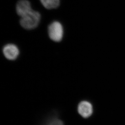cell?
Returning a JSON list of instances; mask_svg holds the SVG:
<instances>
[{
	"mask_svg": "<svg viewBox=\"0 0 125 125\" xmlns=\"http://www.w3.org/2000/svg\"><path fill=\"white\" fill-rule=\"evenodd\" d=\"M40 1L42 5L48 10L56 8L60 4V0H40Z\"/></svg>",
	"mask_w": 125,
	"mask_h": 125,
	"instance_id": "8992f818",
	"label": "cell"
},
{
	"mask_svg": "<svg viewBox=\"0 0 125 125\" xmlns=\"http://www.w3.org/2000/svg\"><path fill=\"white\" fill-rule=\"evenodd\" d=\"M5 57L9 60H13L19 56L20 51L18 47L13 44H8L4 47L2 50Z\"/></svg>",
	"mask_w": 125,
	"mask_h": 125,
	"instance_id": "3957f363",
	"label": "cell"
},
{
	"mask_svg": "<svg viewBox=\"0 0 125 125\" xmlns=\"http://www.w3.org/2000/svg\"><path fill=\"white\" fill-rule=\"evenodd\" d=\"M16 10L18 15L21 18L28 14L32 10L29 1L27 0H20L17 3Z\"/></svg>",
	"mask_w": 125,
	"mask_h": 125,
	"instance_id": "277c9868",
	"label": "cell"
},
{
	"mask_svg": "<svg viewBox=\"0 0 125 125\" xmlns=\"http://www.w3.org/2000/svg\"><path fill=\"white\" fill-rule=\"evenodd\" d=\"M44 125H64L62 121L57 117L53 116L46 122Z\"/></svg>",
	"mask_w": 125,
	"mask_h": 125,
	"instance_id": "52a82bcc",
	"label": "cell"
},
{
	"mask_svg": "<svg viewBox=\"0 0 125 125\" xmlns=\"http://www.w3.org/2000/svg\"><path fill=\"white\" fill-rule=\"evenodd\" d=\"M77 111L78 113L82 117L87 118L92 114L93 107L90 103L87 101H83L78 104Z\"/></svg>",
	"mask_w": 125,
	"mask_h": 125,
	"instance_id": "5b68a950",
	"label": "cell"
},
{
	"mask_svg": "<svg viewBox=\"0 0 125 125\" xmlns=\"http://www.w3.org/2000/svg\"><path fill=\"white\" fill-rule=\"evenodd\" d=\"M40 20L39 13L32 10L28 14L21 18L20 25L26 29H33L38 26Z\"/></svg>",
	"mask_w": 125,
	"mask_h": 125,
	"instance_id": "6da1fadb",
	"label": "cell"
},
{
	"mask_svg": "<svg viewBox=\"0 0 125 125\" xmlns=\"http://www.w3.org/2000/svg\"><path fill=\"white\" fill-rule=\"evenodd\" d=\"M48 34L51 40L57 42H60L62 39L64 34L62 24L58 21L52 23L48 27Z\"/></svg>",
	"mask_w": 125,
	"mask_h": 125,
	"instance_id": "7a4b0ae2",
	"label": "cell"
}]
</instances>
